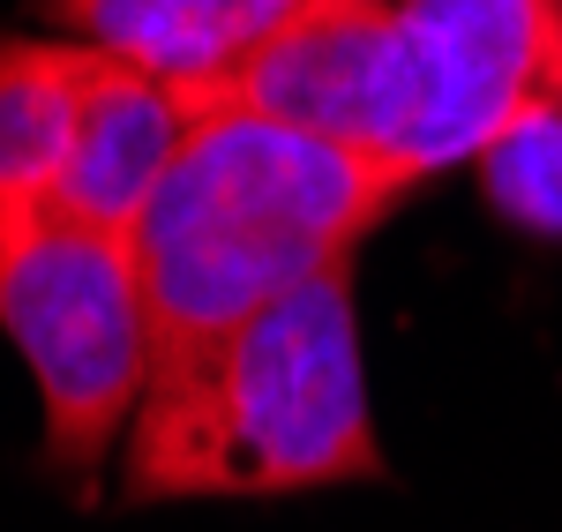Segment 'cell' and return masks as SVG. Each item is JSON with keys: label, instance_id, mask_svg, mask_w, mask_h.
Here are the masks:
<instances>
[{"label": "cell", "instance_id": "obj_1", "mask_svg": "<svg viewBox=\"0 0 562 532\" xmlns=\"http://www.w3.org/2000/svg\"><path fill=\"white\" fill-rule=\"evenodd\" d=\"M405 188H420L405 166L360 158L248 105H211L128 233L158 360L195 353L293 285L346 270Z\"/></svg>", "mask_w": 562, "mask_h": 532}, {"label": "cell", "instance_id": "obj_2", "mask_svg": "<svg viewBox=\"0 0 562 532\" xmlns=\"http://www.w3.org/2000/svg\"><path fill=\"white\" fill-rule=\"evenodd\" d=\"M352 278L323 270L211 346L150 367L128 428V502L180 495H293L375 480Z\"/></svg>", "mask_w": 562, "mask_h": 532}, {"label": "cell", "instance_id": "obj_3", "mask_svg": "<svg viewBox=\"0 0 562 532\" xmlns=\"http://www.w3.org/2000/svg\"><path fill=\"white\" fill-rule=\"evenodd\" d=\"M0 330L38 375L45 457L90 480L150 390V301L128 233L60 218L53 203L0 218Z\"/></svg>", "mask_w": 562, "mask_h": 532}, {"label": "cell", "instance_id": "obj_4", "mask_svg": "<svg viewBox=\"0 0 562 532\" xmlns=\"http://www.w3.org/2000/svg\"><path fill=\"white\" fill-rule=\"evenodd\" d=\"M217 105H248L323 143H346L360 158L405 166L420 121V45L405 0H301L225 83Z\"/></svg>", "mask_w": 562, "mask_h": 532}, {"label": "cell", "instance_id": "obj_5", "mask_svg": "<svg viewBox=\"0 0 562 532\" xmlns=\"http://www.w3.org/2000/svg\"><path fill=\"white\" fill-rule=\"evenodd\" d=\"M420 45V121L405 166L428 180L487 143L562 113V0H405Z\"/></svg>", "mask_w": 562, "mask_h": 532}, {"label": "cell", "instance_id": "obj_6", "mask_svg": "<svg viewBox=\"0 0 562 532\" xmlns=\"http://www.w3.org/2000/svg\"><path fill=\"white\" fill-rule=\"evenodd\" d=\"M211 105L217 98H203V90L90 45L83 98H76V143H68L60 180H53V211L105 225V233H135V218L150 211V195L173 173V158L188 150V135L211 121Z\"/></svg>", "mask_w": 562, "mask_h": 532}, {"label": "cell", "instance_id": "obj_7", "mask_svg": "<svg viewBox=\"0 0 562 532\" xmlns=\"http://www.w3.org/2000/svg\"><path fill=\"white\" fill-rule=\"evenodd\" d=\"M301 0H38V15L60 38L121 53L203 98H225V83L256 60V45Z\"/></svg>", "mask_w": 562, "mask_h": 532}, {"label": "cell", "instance_id": "obj_8", "mask_svg": "<svg viewBox=\"0 0 562 532\" xmlns=\"http://www.w3.org/2000/svg\"><path fill=\"white\" fill-rule=\"evenodd\" d=\"M83 60V38H0V218L53 203L76 143Z\"/></svg>", "mask_w": 562, "mask_h": 532}, {"label": "cell", "instance_id": "obj_9", "mask_svg": "<svg viewBox=\"0 0 562 532\" xmlns=\"http://www.w3.org/2000/svg\"><path fill=\"white\" fill-rule=\"evenodd\" d=\"M487 203L525 233H555L562 240V113H532L503 143H487L473 158Z\"/></svg>", "mask_w": 562, "mask_h": 532}]
</instances>
